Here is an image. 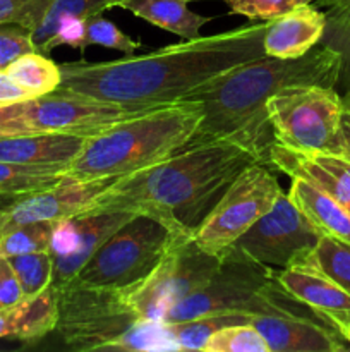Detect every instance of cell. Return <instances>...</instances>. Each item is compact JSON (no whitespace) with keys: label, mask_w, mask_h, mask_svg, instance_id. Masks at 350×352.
I'll return each instance as SVG.
<instances>
[{"label":"cell","mask_w":350,"mask_h":352,"mask_svg":"<svg viewBox=\"0 0 350 352\" xmlns=\"http://www.w3.org/2000/svg\"><path fill=\"white\" fill-rule=\"evenodd\" d=\"M266 26L254 23L120 60L64 62L58 88L139 112L184 102L230 69L266 55Z\"/></svg>","instance_id":"6da1fadb"},{"label":"cell","mask_w":350,"mask_h":352,"mask_svg":"<svg viewBox=\"0 0 350 352\" xmlns=\"http://www.w3.org/2000/svg\"><path fill=\"white\" fill-rule=\"evenodd\" d=\"M340 71L342 55L328 43L299 58L263 55L237 65L187 98L201 105L202 117L185 146L229 140L268 164V150L275 141L266 113L268 100L288 86L336 88Z\"/></svg>","instance_id":"7a4b0ae2"},{"label":"cell","mask_w":350,"mask_h":352,"mask_svg":"<svg viewBox=\"0 0 350 352\" xmlns=\"http://www.w3.org/2000/svg\"><path fill=\"white\" fill-rule=\"evenodd\" d=\"M254 162L263 160L229 140L185 146L113 182L88 212H146L194 232L233 179Z\"/></svg>","instance_id":"3957f363"},{"label":"cell","mask_w":350,"mask_h":352,"mask_svg":"<svg viewBox=\"0 0 350 352\" xmlns=\"http://www.w3.org/2000/svg\"><path fill=\"white\" fill-rule=\"evenodd\" d=\"M202 117L198 102L184 100L144 110L86 138L78 157L64 168L72 181L122 179L167 160L194 136Z\"/></svg>","instance_id":"277c9868"},{"label":"cell","mask_w":350,"mask_h":352,"mask_svg":"<svg viewBox=\"0 0 350 352\" xmlns=\"http://www.w3.org/2000/svg\"><path fill=\"white\" fill-rule=\"evenodd\" d=\"M191 230L153 213L137 212L112 234L79 270L75 278L89 287L130 291L143 284Z\"/></svg>","instance_id":"5b68a950"},{"label":"cell","mask_w":350,"mask_h":352,"mask_svg":"<svg viewBox=\"0 0 350 352\" xmlns=\"http://www.w3.org/2000/svg\"><path fill=\"white\" fill-rule=\"evenodd\" d=\"M288 296L277 282L273 268L230 246L222 253V263L215 275L201 289L172 306L163 322H185L218 313H297L292 306H285Z\"/></svg>","instance_id":"8992f818"},{"label":"cell","mask_w":350,"mask_h":352,"mask_svg":"<svg viewBox=\"0 0 350 352\" xmlns=\"http://www.w3.org/2000/svg\"><path fill=\"white\" fill-rule=\"evenodd\" d=\"M141 318L129 291L89 287L71 280L58 289L55 332L71 351H117Z\"/></svg>","instance_id":"52a82bcc"},{"label":"cell","mask_w":350,"mask_h":352,"mask_svg":"<svg viewBox=\"0 0 350 352\" xmlns=\"http://www.w3.org/2000/svg\"><path fill=\"white\" fill-rule=\"evenodd\" d=\"M277 143L302 153H329L342 116V95L319 85L288 86L266 103Z\"/></svg>","instance_id":"ba28073f"},{"label":"cell","mask_w":350,"mask_h":352,"mask_svg":"<svg viewBox=\"0 0 350 352\" xmlns=\"http://www.w3.org/2000/svg\"><path fill=\"white\" fill-rule=\"evenodd\" d=\"M280 192L277 175L268 168L266 162L247 165L196 227L192 239L202 250L222 254L270 212Z\"/></svg>","instance_id":"9c48e42d"},{"label":"cell","mask_w":350,"mask_h":352,"mask_svg":"<svg viewBox=\"0 0 350 352\" xmlns=\"http://www.w3.org/2000/svg\"><path fill=\"white\" fill-rule=\"evenodd\" d=\"M222 254L209 253L185 237L165 256L156 270L129 291V299L144 320H161L168 309L194 291L201 289L215 275Z\"/></svg>","instance_id":"30bf717a"},{"label":"cell","mask_w":350,"mask_h":352,"mask_svg":"<svg viewBox=\"0 0 350 352\" xmlns=\"http://www.w3.org/2000/svg\"><path fill=\"white\" fill-rule=\"evenodd\" d=\"M321 236L288 195L281 191L270 212L253 223L232 246L257 263L285 268L304 260Z\"/></svg>","instance_id":"8fae6325"},{"label":"cell","mask_w":350,"mask_h":352,"mask_svg":"<svg viewBox=\"0 0 350 352\" xmlns=\"http://www.w3.org/2000/svg\"><path fill=\"white\" fill-rule=\"evenodd\" d=\"M136 113L139 110L124 109L117 103L64 88L23 102L24 122L31 134L58 133L89 138Z\"/></svg>","instance_id":"7c38bea8"},{"label":"cell","mask_w":350,"mask_h":352,"mask_svg":"<svg viewBox=\"0 0 350 352\" xmlns=\"http://www.w3.org/2000/svg\"><path fill=\"white\" fill-rule=\"evenodd\" d=\"M137 212H82L71 219L60 220L51 236L50 253L54 256V280L57 289L75 278L89 258L102 244L119 230Z\"/></svg>","instance_id":"4fadbf2b"},{"label":"cell","mask_w":350,"mask_h":352,"mask_svg":"<svg viewBox=\"0 0 350 352\" xmlns=\"http://www.w3.org/2000/svg\"><path fill=\"white\" fill-rule=\"evenodd\" d=\"M119 179L72 181L65 179L54 188L23 195L0 212V239L10 230L36 222H60L88 212L96 199Z\"/></svg>","instance_id":"5bb4252c"},{"label":"cell","mask_w":350,"mask_h":352,"mask_svg":"<svg viewBox=\"0 0 350 352\" xmlns=\"http://www.w3.org/2000/svg\"><path fill=\"white\" fill-rule=\"evenodd\" d=\"M268 165L288 177L305 179L350 212V160L331 153H302L273 141Z\"/></svg>","instance_id":"9a60e30c"},{"label":"cell","mask_w":350,"mask_h":352,"mask_svg":"<svg viewBox=\"0 0 350 352\" xmlns=\"http://www.w3.org/2000/svg\"><path fill=\"white\" fill-rule=\"evenodd\" d=\"M250 323L264 337L270 352H338L345 344L333 327L301 313L253 315Z\"/></svg>","instance_id":"2e32d148"},{"label":"cell","mask_w":350,"mask_h":352,"mask_svg":"<svg viewBox=\"0 0 350 352\" xmlns=\"http://www.w3.org/2000/svg\"><path fill=\"white\" fill-rule=\"evenodd\" d=\"M278 284L294 301L307 306L329 327L350 315V294L319 272L307 258L275 272Z\"/></svg>","instance_id":"e0dca14e"},{"label":"cell","mask_w":350,"mask_h":352,"mask_svg":"<svg viewBox=\"0 0 350 352\" xmlns=\"http://www.w3.org/2000/svg\"><path fill=\"white\" fill-rule=\"evenodd\" d=\"M326 12L312 3L299 6L290 12L268 21L263 38L264 54L278 58H299L323 40Z\"/></svg>","instance_id":"ac0fdd59"},{"label":"cell","mask_w":350,"mask_h":352,"mask_svg":"<svg viewBox=\"0 0 350 352\" xmlns=\"http://www.w3.org/2000/svg\"><path fill=\"white\" fill-rule=\"evenodd\" d=\"M86 138L58 133H33L0 138V160L64 170L81 151Z\"/></svg>","instance_id":"d6986e66"},{"label":"cell","mask_w":350,"mask_h":352,"mask_svg":"<svg viewBox=\"0 0 350 352\" xmlns=\"http://www.w3.org/2000/svg\"><path fill=\"white\" fill-rule=\"evenodd\" d=\"M117 0H31L17 17L16 24L31 33L36 52L43 54L60 23L67 19L88 21L115 7Z\"/></svg>","instance_id":"ffe728a7"},{"label":"cell","mask_w":350,"mask_h":352,"mask_svg":"<svg viewBox=\"0 0 350 352\" xmlns=\"http://www.w3.org/2000/svg\"><path fill=\"white\" fill-rule=\"evenodd\" d=\"M58 320V289L48 285L40 294L23 298L0 309V339L12 337L33 344L54 332Z\"/></svg>","instance_id":"44dd1931"},{"label":"cell","mask_w":350,"mask_h":352,"mask_svg":"<svg viewBox=\"0 0 350 352\" xmlns=\"http://www.w3.org/2000/svg\"><path fill=\"white\" fill-rule=\"evenodd\" d=\"M288 198L321 234L350 243V212L305 179L292 177Z\"/></svg>","instance_id":"7402d4cb"},{"label":"cell","mask_w":350,"mask_h":352,"mask_svg":"<svg viewBox=\"0 0 350 352\" xmlns=\"http://www.w3.org/2000/svg\"><path fill=\"white\" fill-rule=\"evenodd\" d=\"M191 0H117L115 7L129 10L153 26L175 33L184 40L199 38V30L211 17L199 16L189 9Z\"/></svg>","instance_id":"603a6c76"},{"label":"cell","mask_w":350,"mask_h":352,"mask_svg":"<svg viewBox=\"0 0 350 352\" xmlns=\"http://www.w3.org/2000/svg\"><path fill=\"white\" fill-rule=\"evenodd\" d=\"M3 71L30 98L55 91L62 81L60 65L36 50L19 55Z\"/></svg>","instance_id":"cb8c5ba5"},{"label":"cell","mask_w":350,"mask_h":352,"mask_svg":"<svg viewBox=\"0 0 350 352\" xmlns=\"http://www.w3.org/2000/svg\"><path fill=\"white\" fill-rule=\"evenodd\" d=\"M62 168L23 165L0 160V192L3 195H30L54 188L65 181Z\"/></svg>","instance_id":"d4e9b609"},{"label":"cell","mask_w":350,"mask_h":352,"mask_svg":"<svg viewBox=\"0 0 350 352\" xmlns=\"http://www.w3.org/2000/svg\"><path fill=\"white\" fill-rule=\"evenodd\" d=\"M250 316L253 315L246 313H218V315H208L185 322L167 323V325L180 351H202L216 330L232 323H247L250 322Z\"/></svg>","instance_id":"484cf974"},{"label":"cell","mask_w":350,"mask_h":352,"mask_svg":"<svg viewBox=\"0 0 350 352\" xmlns=\"http://www.w3.org/2000/svg\"><path fill=\"white\" fill-rule=\"evenodd\" d=\"M309 261L319 272L331 278L350 294V243L335 236L323 234L314 250L307 254Z\"/></svg>","instance_id":"4316f807"},{"label":"cell","mask_w":350,"mask_h":352,"mask_svg":"<svg viewBox=\"0 0 350 352\" xmlns=\"http://www.w3.org/2000/svg\"><path fill=\"white\" fill-rule=\"evenodd\" d=\"M117 351L180 352L170 329L161 320H139L120 340Z\"/></svg>","instance_id":"83f0119b"},{"label":"cell","mask_w":350,"mask_h":352,"mask_svg":"<svg viewBox=\"0 0 350 352\" xmlns=\"http://www.w3.org/2000/svg\"><path fill=\"white\" fill-rule=\"evenodd\" d=\"M58 222H36L10 230L0 239V258L50 251L51 236Z\"/></svg>","instance_id":"f1b7e54d"},{"label":"cell","mask_w":350,"mask_h":352,"mask_svg":"<svg viewBox=\"0 0 350 352\" xmlns=\"http://www.w3.org/2000/svg\"><path fill=\"white\" fill-rule=\"evenodd\" d=\"M24 298L40 294L54 280V256L50 251H38V253L21 254L9 258Z\"/></svg>","instance_id":"f546056e"},{"label":"cell","mask_w":350,"mask_h":352,"mask_svg":"<svg viewBox=\"0 0 350 352\" xmlns=\"http://www.w3.org/2000/svg\"><path fill=\"white\" fill-rule=\"evenodd\" d=\"M202 352H270L264 337L250 322L232 323L216 330Z\"/></svg>","instance_id":"4dcf8cb0"},{"label":"cell","mask_w":350,"mask_h":352,"mask_svg":"<svg viewBox=\"0 0 350 352\" xmlns=\"http://www.w3.org/2000/svg\"><path fill=\"white\" fill-rule=\"evenodd\" d=\"M86 45H102V47L113 48L126 54L127 57L134 55V52L141 48L139 41L122 33L115 24L102 17V14L86 21Z\"/></svg>","instance_id":"1f68e13d"},{"label":"cell","mask_w":350,"mask_h":352,"mask_svg":"<svg viewBox=\"0 0 350 352\" xmlns=\"http://www.w3.org/2000/svg\"><path fill=\"white\" fill-rule=\"evenodd\" d=\"M230 14H239L250 21H271L292 9L316 0H222Z\"/></svg>","instance_id":"d6a6232c"},{"label":"cell","mask_w":350,"mask_h":352,"mask_svg":"<svg viewBox=\"0 0 350 352\" xmlns=\"http://www.w3.org/2000/svg\"><path fill=\"white\" fill-rule=\"evenodd\" d=\"M326 43L335 47L342 55V71L338 85L343 82L345 89H350V10L326 12Z\"/></svg>","instance_id":"836d02e7"},{"label":"cell","mask_w":350,"mask_h":352,"mask_svg":"<svg viewBox=\"0 0 350 352\" xmlns=\"http://www.w3.org/2000/svg\"><path fill=\"white\" fill-rule=\"evenodd\" d=\"M36 50L31 33L19 24H0V71L5 69L14 58L27 52Z\"/></svg>","instance_id":"e575fe53"},{"label":"cell","mask_w":350,"mask_h":352,"mask_svg":"<svg viewBox=\"0 0 350 352\" xmlns=\"http://www.w3.org/2000/svg\"><path fill=\"white\" fill-rule=\"evenodd\" d=\"M24 298L19 278L9 258H0V309L9 308Z\"/></svg>","instance_id":"d590c367"},{"label":"cell","mask_w":350,"mask_h":352,"mask_svg":"<svg viewBox=\"0 0 350 352\" xmlns=\"http://www.w3.org/2000/svg\"><path fill=\"white\" fill-rule=\"evenodd\" d=\"M331 155L350 160V89H345L342 95V116H340L338 133H336L335 143H333Z\"/></svg>","instance_id":"8d00e7d4"},{"label":"cell","mask_w":350,"mask_h":352,"mask_svg":"<svg viewBox=\"0 0 350 352\" xmlns=\"http://www.w3.org/2000/svg\"><path fill=\"white\" fill-rule=\"evenodd\" d=\"M24 100L31 98L5 74V71L2 69V71H0V107L24 102Z\"/></svg>","instance_id":"74e56055"},{"label":"cell","mask_w":350,"mask_h":352,"mask_svg":"<svg viewBox=\"0 0 350 352\" xmlns=\"http://www.w3.org/2000/svg\"><path fill=\"white\" fill-rule=\"evenodd\" d=\"M31 0H0V24H16L17 17Z\"/></svg>","instance_id":"f35d334b"},{"label":"cell","mask_w":350,"mask_h":352,"mask_svg":"<svg viewBox=\"0 0 350 352\" xmlns=\"http://www.w3.org/2000/svg\"><path fill=\"white\" fill-rule=\"evenodd\" d=\"M321 7H326L328 12H340V10H350V0H316Z\"/></svg>","instance_id":"ab89813d"},{"label":"cell","mask_w":350,"mask_h":352,"mask_svg":"<svg viewBox=\"0 0 350 352\" xmlns=\"http://www.w3.org/2000/svg\"><path fill=\"white\" fill-rule=\"evenodd\" d=\"M333 329L340 333V337H342V339H345L347 342L350 344V315L333 323Z\"/></svg>","instance_id":"60d3db41"},{"label":"cell","mask_w":350,"mask_h":352,"mask_svg":"<svg viewBox=\"0 0 350 352\" xmlns=\"http://www.w3.org/2000/svg\"><path fill=\"white\" fill-rule=\"evenodd\" d=\"M21 196L23 195H3V192H0V212L12 205V203H16Z\"/></svg>","instance_id":"b9f144b4"}]
</instances>
